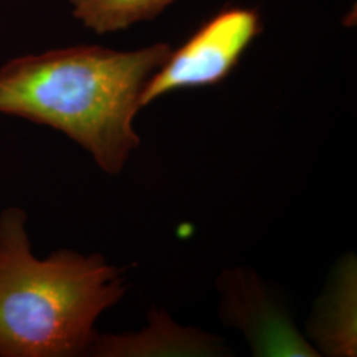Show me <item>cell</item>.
Wrapping results in <instances>:
<instances>
[{
  "label": "cell",
  "mask_w": 357,
  "mask_h": 357,
  "mask_svg": "<svg viewBox=\"0 0 357 357\" xmlns=\"http://www.w3.org/2000/svg\"><path fill=\"white\" fill-rule=\"evenodd\" d=\"M26 220L19 208L0 215V357L77 356L96 339L97 318L123 296V277L98 255L38 259Z\"/></svg>",
  "instance_id": "2"
},
{
  "label": "cell",
  "mask_w": 357,
  "mask_h": 357,
  "mask_svg": "<svg viewBox=\"0 0 357 357\" xmlns=\"http://www.w3.org/2000/svg\"><path fill=\"white\" fill-rule=\"evenodd\" d=\"M262 29L259 13L225 8L205 22L153 73L142 94V107L171 91L213 86L229 76Z\"/></svg>",
  "instance_id": "3"
},
{
  "label": "cell",
  "mask_w": 357,
  "mask_h": 357,
  "mask_svg": "<svg viewBox=\"0 0 357 357\" xmlns=\"http://www.w3.org/2000/svg\"><path fill=\"white\" fill-rule=\"evenodd\" d=\"M171 52L167 43L128 52L76 45L17 57L0 68V113L64 132L119 174L141 142L132 122L143 90Z\"/></svg>",
  "instance_id": "1"
},
{
  "label": "cell",
  "mask_w": 357,
  "mask_h": 357,
  "mask_svg": "<svg viewBox=\"0 0 357 357\" xmlns=\"http://www.w3.org/2000/svg\"><path fill=\"white\" fill-rule=\"evenodd\" d=\"M73 15L98 35L113 33L151 20L175 0H69Z\"/></svg>",
  "instance_id": "4"
}]
</instances>
